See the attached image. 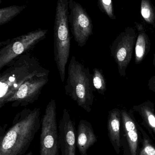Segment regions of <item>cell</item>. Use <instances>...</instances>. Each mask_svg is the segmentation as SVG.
I'll return each mask as SVG.
<instances>
[{"instance_id":"18","label":"cell","mask_w":155,"mask_h":155,"mask_svg":"<svg viewBox=\"0 0 155 155\" xmlns=\"http://www.w3.org/2000/svg\"><path fill=\"white\" fill-rule=\"evenodd\" d=\"M92 79L95 89L99 94L104 95L106 90V84L103 71L98 68H94L93 70Z\"/></svg>"},{"instance_id":"9","label":"cell","mask_w":155,"mask_h":155,"mask_svg":"<svg viewBox=\"0 0 155 155\" xmlns=\"http://www.w3.org/2000/svg\"><path fill=\"white\" fill-rule=\"evenodd\" d=\"M68 20L70 30L76 42L79 47H84L93 34L91 17L81 5L74 0H69Z\"/></svg>"},{"instance_id":"14","label":"cell","mask_w":155,"mask_h":155,"mask_svg":"<svg viewBox=\"0 0 155 155\" xmlns=\"http://www.w3.org/2000/svg\"><path fill=\"white\" fill-rule=\"evenodd\" d=\"M155 104L150 101L134 106L133 109L137 112L143 119L142 124L147 128L152 137H155Z\"/></svg>"},{"instance_id":"22","label":"cell","mask_w":155,"mask_h":155,"mask_svg":"<svg viewBox=\"0 0 155 155\" xmlns=\"http://www.w3.org/2000/svg\"><path fill=\"white\" fill-rule=\"evenodd\" d=\"M153 64L154 66L155 67V53L154 55L153 60Z\"/></svg>"},{"instance_id":"17","label":"cell","mask_w":155,"mask_h":155,"mask_svg":"<svg viewBox=\"0 0 155 155\" xmlns=\"http://www.w3.org/2000/svg\"><path fill=\"white\" fill-rule=\"evenodd\" d=\"M139 127L142 135V146L138 155H155V144L140 125Z\"/></svg>"},{"instance_id":"4","label":"cell","mask_w":155,"mask_h":155,"mask_svg":"<svg viewBox=\"0 0 155 155\" xmlns=\"http://www.w3.org/2000/svg\"><path fill=\"white\" fill-rule=\"evenodd\" d=\"M69 1L57 0L54 25V60L62 82L65 80L66 68L71 48Z\"/></svg>"},{"instance_id":"11","label":"cell","mask_w":155,"mask_h":155,"mask_svg":"<svg viewBox=\"0 0 155 155\" xmlns=\"http://www.w3.org/2000/svg\"><path fill=\"white\" fill-rule=\"evenodd\" d=\"M58 144L62 155H76V132L75 124L70 112L66 108L63 110L58 125Z\"/></svg>"},{"instance_id":"19","label":"cell","mask_w":155,"mask_h":155,"mask_svg":"<svg viewBox=\"0 0 155 155\" xmlns=\"http://www.w3.org/2000/svg\"><path fill=\"white\" fill-rule=\"evenodd\" d=\"M141 15L147 22L155 25V8L150 0H142Z\"/></svg>"},{"instance_id":"5","label":"cell","mask_w":155,"mask_h":155,"mask_svg":"<svg viewBox=\"0 0 155 155\" xmlns=\"http://www.w3.org/2000/svg\"><path fill=\"white\" fill-rule=\"evenodd\" d=\"M48 30L38 29L0 43V70L18 56L29 52L46 37Z\"/></svg>"},{"instance_id":"10","label":"cell","mask_w":155,"mask_h":155,"mask_svg":"<svg viewBox=\"0 0 155 155\" xmlns=\"http://www.w3.org/2000/svg\"><path fill=\"white\" fill-rule=\"evenodd\" d=\"M123 135L121 143L125 155H138L139 144L142 143V135L139 124L133 114L125 109L121 110Z\"/></svg>"},{"instance_id":"2","label":"cell","mask_w":155,"mask_h":155,"mask_svg":"<svg viewBox=\"0 0 155 155\" xmlns=\"http://www.w3.org/2000/svg\"><path fill=\"white\" fill-rule=\"evenodd\" d=\"M0 75V108L28 80L45 67L29 52L12 61Z\"/></svg>"},{"instance_id":"7","label":"cell","mask_w":155,"mask_h":155,"mask_svg":"<svg viewBox=\"0 0 155 155\" xmlns=\"http://www.w3.org/2000/svg\"><path fill=\"white\" fill-rule=\"evenodd\" d=\"M50 71L44 68L22 85L7 99L5 104L11 103L13 107H25L38 100L43 88L49 81Z\"/></svg>"},{"instance_id":"21","label":"cell","mask_w":155,"mask_h":155,"mask_svg":"<svg viewBox=\"0 0 155 155\" xmlns=\"http://www.w3.org/2000/svg\"><path fill=\"white\" fill-rule=\"evenodd\" d=\"M148 87L151 91L155 93V75L151 77L148 81Z\"/></svg>"},{"instance_id":"23","label":"cell","mask_w":155,"mask_h":155,"mask_svg":"<svg viewBox=\"0 0 155 155\" xmlns=\"http://www.w3.org/2000/svg\"><path fill=\"white\" fill-rule=\"evenodd\" d=\"M2 0H0V3L2 2Z\"/></svg>"},{"instance_id":"15","label":"cell","mask_w":155,"mask_h":155,"mask_svg":"<svg viewBox=\"0 0 155 155\" xmlns=\"http://www.w3.org/2000/svg\"><path fill=\"white\" fill-rule=\"evenodd\" d=\"M136 28L138 34L135 47V62L138 64L144 60L149 53L151 49V42L142 24L136 23Z\"/></svg>"},{"instance_id":"8","label":"cell","mask_w":155,"mask_h":155,"mask_svg":"<svg viewBox=\"0 0 155 155\" xmlns=\"http://www.w3.org/2000/svg\"><path fill=\"white\" fill-rule=\"evenodd\" d=\"M136 33L132 27H127L114 41L110 46L113 57L121 77L126 75V70L130 63L136 40Z\"/></svg>"},{"instance_id":"6","label":"cell","mask_w":155,"mask_h":155,"mask_svg":"<svg viewBox=\"0 0 155 155\" xmlns=\"http://www.w3.org/2000/svg\"><path fill=\"white\" fill-rule=\"evenodd\" d=\"M58 130L56 103L52 99L47 104L42 117L40 155H59Z\"/></svg>"},{"instance_id":"12","label":"cell","mask_w":155,"mask_h":155,"mask_svg":"<svg viewBox=\"0 0 155 155\" xmlns=\"http://www.w3.org/2000/svg\"><path fill=\"white\" fill-rule=\"evenodd\" d=\"M97 141V137L90 122L79 121L76 132V147L81 155H87L88 149Z\"/></svg>"},{"instance_id":"1","label":"cell","mask_w":155,"mask_h":155,"mask_svg":"<svg viewBox=\"0 0 155 155\" xmlns=\"http://www.w3.org/2000/svg\"><path fill=\"white\" fill-rule=\"evenodd\" d=\"M39 107L25 108L16 114L12 126L0 137V155H32L26 153L41 127Z\"/></svg>"},{"instance_id":"16","label":"cell","mask_w":155,"mask_h":155,"mask_svg":"<svg viewBox=\"0 0 155 155\" xmlns=\"http://www.w3.org/2000/svg\"><path fill=\"white\" fill-rule=\"evenodd\" d=\"M25 5H12L0 9V25H4L19 15L25 8Z\"/></svg>"},{"instance_id":"3","label":"cell","mask_w":155,"mask_h":155,"mask_svg":"<svg viewBox=\"0 0 155 155\" xmlns=\"http://www.w3.org/2000/svg\"><path fill=\"white\" fill-rule=\"evenodd\" d=\"M92 74L88 67L80 62L73 55L67 69V77L65 86L66 95L79 107L90 113L94 99Z\"/></svg>"},{"instance_id":"13","label":"cell","mask_w":155,"mask_h":155,"mask_svg":"<svg viewBox=\"0 0 155 155\" xmlns=\"http://www.w3.org/2000/svg\"><path fill=\"white\" fill-rule=\"evenodd\" d=\"M122 125L121 110L115 108L108 113L107 129L109 140L117 154L121 152V129Z\"/></svg>"},{"instance_id":"20","label":"cell","mask_w":155,"mask_h":155,"mask_svg":"<svg viewBox=\"0 0 155 155\" xmlns=\"http://www.w3.org/2000/svg\"><path fill=\"white\" fill-rule=\"evenodd\" d=\"M98 5L102 12L107 15L111 19H116L114 15L112 0H97Z\"/></svg>"}]
</instances>
